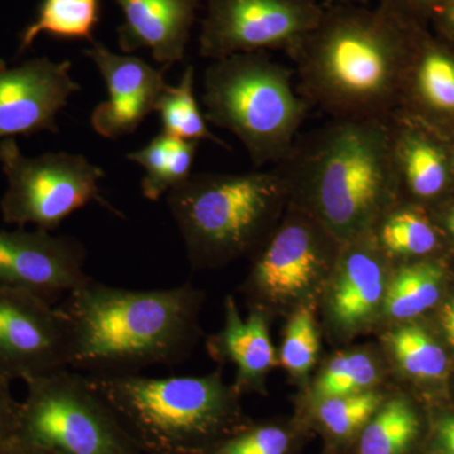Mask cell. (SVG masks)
<instances>
[{
	"label": "cell",
	"instance_id": "obj_1",
	"mask_svg": "<svg viewBox=\"0 0 454 454\" xmlns=\"http://www.w3.org/2000/svg\"><path fill=\"white\" fill-rule=\"evenodd\" d=\"M422 29L380 7L324 8L315 28L286 51L298 91L331 119L389 121Z\"/></svg>",
	"mask_w": 454,
	"mask_h": 454
},
{
	"label": "cell",
	"instance_id": "obj_2",
	"mask_svg": "<svg viewBox=\"0 0 454 454\" xmlns=\"http://www.w3.org/2000/svg\"><path fill=\"white\" fill-rule=\"evenodd\" d=\"M289 199L340 245L372 231L400 200L389 121L331 119L278 164Z\"/></svg>",
	"mask_w": 454,
	"mask_h": 454
},
{
	"label": "cell",
	"instance_id": "obj_3",
	"mask_svg": "<svg viewBox=\"0 0 454 454\" xmlns=\"http://www.w3.org/2000/svg\"><path fill=\"white\" fill-rule=\"evenodd\" d=\"M202 303L190 284L130 291L90 279L59 307L73 333L71 367L124 373L173 365L195 345Z\"/></svg>",
	"mask_w": 454,
	"mask_h": 454
},
{
	"label": "cell",
	"instance_id": "obj_4",
	"mask_svg": "<svg viewBox=\"0 0 454 454\" xmlns=\"http://www.w3.org/2000/svg\"><path fill=\"white\" fill-rule=\"evenodd\" d=\"M145 454H203L234 433L239 394L220 370L205 376H86Z\"/></svg>",
	"mask_w": 454,
	"mask_h": 454
},
{
	"label": "cell",
	"instance_id": "obj_5",
	"mask_svg": "<svg viewBox=\"0 0 454 454\" xmlns=\"http://www.w3.org/2000/svg\"><path fill=\"white\" fill-rule=\"evenodd\" d=\"M282 170L201 173L167 193L193 268L253 256L279 225L289 202Z\"/></svg>",
	"mask_w": 454,
	"mask_h": 454
},
{
	"label": "cell",
	"instance_id": "obj_6",
	"mask_svg": "<svg viewBox=\"0 0 454 454\" xmlns=\"http://www.w3.org/2000/svg\"><path fill=\"white\" fill-rule=\"evenodd\" d=\"M202 103L206 121L234 134L255 168L288 157L310 109L292 71L267 52L214 61L203 77Z\"/></svg>",
	"mask_w": 454,
	"mask_h": 454
},
{
	"label": "cell",
	"instance_id": "obj_7",
	"mask_svg": "<svg viewBox=\"0 0 454 454\" xmlns=\"http://www.w3.org/2000/svg\"><path fill=\"white\" fill-rule=\"evenodd\" d=\"M25 382L16 441L49 454H145L86 376L64 369Z\"/></svg>",
	"mask_w": 454,
	"mask_h": 454
},
{
	"label": "cell",
	"instance_id": "obj_8",
	"mask_svg": "<svg viewBox=\"0 0 454 454\" xmlns=\"http://www.w3.org/2000/svg\"><path fill=\"white\" fill-rule=\"evenodd\" d=\"M340 245L318 220L289 199L279 225L254 255L243 286L252 309H298L325 289Z\"/></svg>",
	"mask_w": 454,
	"mask_h": 454
},
{
	"label": "cell",
	"instance_id": "obj_9",
	"mask_svg": "<svg viewBox=\"0 0 454 454\" xmlns=\"http://www.w3.org/2000/svg\"><path fill=\"white\" fill-rule=\"evenodd\" d=\"M0 164L8 187L0 201L4 223L53 231L91 202L113 210L100 193L106 172L82 154L50 152L26 157L16 139L0 140Z\"/></svg>",
	"mask_w": 454,
	"mask_h": 454
},
{
	"label": "cell",
	"instance_id": "obj_10",
	"mask_svg": "<svg viewBox=\"0 0 454 454\" xmlns=\"http://www.w3.org/2000/svg\"><path fill=\"white\" fill-rule=\"evenodd\" d=\"M322 13L317 0H207L200 55L216 61L269 50L286 52L315 28Z\"/></svg>",
	"mask_w": 454,
	"mask_h": 454
},
{
	"label": "cell",
	"instance_id": "obj_11",
	"mask_svg": "<svg viewBox=\"0 0 454 454\" xmlns=\"http://www.w3.org/2000/svg\"><path fill=\"white\" fill-rule=\"evenodd\" d=\"M71 361L73 333L61 309L33 293L0 288V375L26 381Z\"/></svg>",
	"mask_w": 454,
	"mask_h": 454
},
{
	"label": "cell",
	"instance_id": "obj_12",
	"mask_svg": "<svg viewBox=\"0 0 454 454\" xmlns=\"http://www.w3.org/2000/svg\"><path fill=\"white\" fill-rule=\"evenodd\" d=\"M85 247L46 230H0V288L20 289L44 300L89 282Z\"/></svg>",
	"mask_w": 454,
	"mask_h": 454
},
{
	"label": "cell",
	"instance_id": "obj_13",
	"mask_svg": "<svg viewBox=\"0 0 454 454\" xmlns=\"http://www.w3.org/2000/svg\"><path fill=\"white\" fill-rule=\"evenodd\" d=\"M70 61L47 57L8 67L0 59V140L31 137L40 131L59 133L57 116L82 90L71 77Z\"/></svg>",
	"mask_w": 454,
	"mask_h": 454
},
{
	"label": "cell",
	"instance_id": "obj_14",
	"mask_svg": "<svg viewBox=\"0 0 454 454\" xmlns=\"http://www.w3.org/2000/svg\"><path fill=\"white\" fill-rule=\"evenodd\" d=\"M390 259L372 230L340 247L325 286V313L334 333L354 336L373 324L384 309Z\"/></svg>",
	"mask_w": 454,
	"mask_h": 454
},
{
	"label": "cell",
	"instance_id": "obj_15",
	"mask_svg": "<svg viewBox=\"0 0 454 454\" xmlns=\"http://www.w3.org/2000/svg\"><path fill=\"white\" fill-rule=\"evenodd\" d=\"M83 53L97 66L109 95L91 114L92 129L106 139L129 136L155 112L168 88L167 67L158 70L139 57L118 55L95 41Z\"/></svg>",
	"mask_w": 454,
	"mask_h": 454
},
{
	"label": "cell",
	"instance_id": "obj_16",
	"mask_svg": "<svg viewBox=\"0 0 454 454\" xmlns=\"http://www.w3.org/2000/svg\"><path fill=\"white\" fill-rule=\"evenodd\" d=\"M114 2L124 13V23L118 29L122 52L151 50L155 61L167 68L184 59L199 0Z\"/></svg>",
	"mask_w": 454,
	"mask_h": 454
},
{
	"label": "cell",
	"instance_id": "obj_17",
	"mask_svg": "<svg viewBox=\"0 0 454 454\" xmlns=\"http://www.w3.org/2000/svg\"><path fill=\"white\" fill-rule=\"evenodd\" d=\"M396 113L419 124L454 125V53L422 29L406 67Z\"/></svg>",
	"mask_w": 454,
	"mask_h": 454
},
{
	"label": "cell",
	"instance_id": "obj_18",
	"mask_svg": "<svg viewBox=\"0 0 454 454\" xmlns=\"http://www.w3.org/2000/svg\"><path fill=\"white\" fill-rule=\"evenodd\" d=\"M391 146L400 196L422 201L450 190L454 176L453 153L419 122L395 113L390 118Z\"/></svg>",
	"mask_w": 454,
	"mask_h": 454
},
{
	"label": "cell",
	"instance_id": "obj_19",
	"mask_svg": "<svg viewBox=\"0 0 454 454\" xmlns=\"http://www.w3.org/2000/svg\"><path fill=\"white\" fill-rule=\"evenodd\" d=\"M268 315L252 309L241 318L234 297L225 300V325L223 331L208 340V351L219 361L236 366L232 385L240 395L243 391L262 390L265 376L277 365V354L269 334Z\"/></svg>",
	"mask_w": 454,
	"mask_h": 454
},
{
	"label": "cell",
	"instance_id": "obj_20",
	"mask_svg": "<svg viewBox=\"0 0 454 454\" xmlns=\"http://www.w3.org/2000/svg\"><path fill=\"white\" fill-rule=\"evenodd\" d=\"M197 148L199 142L177 138L162 131L143 148L128 153V160L145 170L140 184L143 196L149 201H158L164 193L190 178Z\"/></svg>",
	"mask_w": 454,
	"mask_h": 454
},
{
	"label": "cell",
	"instance_id": "obj_21",
	"mask_svg": "<svg viewBox=\"0 0 454 454\" xmlns=\"http://www.w3.org/2000/svg\"><path fill=\"white\" fill-rule=\"evenodd\" d=\"M443 282L444 269L438 262L402 265L390 276L382 313L395 321L422 315L441 298Z\"/></svg>",
	"mask_w": 454,
	"mask_h": 454
},
{
	"label": "cell",
	"instance_id": "obj_22",
	"mask_svg": "<svg viewBox=\"0 0 454 454\" xmlns=\"http://www.w3.org/2000/svg\"><path fill=\"white\" fill-rule=\"evenodd\" d=\"M399 201L373 226L372 234L379 247L389 259L429 255L439 247L437 230L417 207L400 205Z\"/></svg>",
	"mask_w": 454,
	"mask_h": 454
},
{
	"label": "cell",
	"instance_id": "obj_23",
	"mask_svg": "<svg viewBox=\"0 0 454 454\" xmlns=\"http://www.w3.org/2000/svg\"><path fill=\"white\" fill-rule=\"evenodd\" d=\"M98 0H42L37 18L20 35L18 53L26 52L42 33L65 40L94 42Z\"/></svg>",
	"mask_w": 454,
	"mask_h": 454
},
{
	"label": "cell",
	"instance_id": "obj_24",
	"mask_svg": "<svg viewBox=\"0 0 454 454\" xmlns=\"http://www.w3.org/2000/svg\"><path fill=\"white\" fill-rule=\"evenodd\" d=\"M155 112L160 114L164 133L169 136L199 143L200 140H208L223 148H230L212 133L205 114L197 104L193 66H187L177 85L166 89L158 100Z\"/></svg>",
	"mask_w": 454,
	"mask_h": 454
},
{
	"label": "cell",
	"instance_id": "obj_25",
	"mask_svg": "<svg viewBox=\"0 0 454 454\" xmlns=\"http://www.w3.org/2000/svg\"><path fill=\"white\" fill-rule=\"evenodd\" d=\"M419 419L404 399L381 404L366 424L360 454H403L419 434Z\"/></svg>",
	"mask_w": 454,
	"mask_h": 454
},
{
	"label": "cell",
	"instance_id": "obj_26",
	"mask_svg": "<svg viewBox=\"0 0 454 454\" xmlns=\"http://www.w3.org/2000/svg\"><path fill=\"white\" fill-rule=\"evenodd\" d=\"M389 346L403 372L420 380H437L446 375L444 349L419 325H400L389 334Z\"/></svg>",
	"mask_w": 454,
	"mask_h": 454
},
{
	"label": "cell",
	"instance_id": "obj_27",
	"mask_svg": "<svg viewBox=\"0 0 454 454\" xmlns=\"http://www.w3.org/2000/svg\"><path fill=\"white\" fill-rule=\"evenodd\" d=\"M380 380V369L372 355L364 351L342 352L334 356L317 378L313 396L317 400L372 390Z\"/></svg>",
	"mask_w": 454,
	"mask_h": 454
},
{
	"label": "cell",
	"instance_id": "obj_28",
	"mask_svg": "<svg viewBox=\"0 0 454 454\" xmlns=\"http://www.w3.org/2000/svg\"><path fill=\"white\" fill-rule=\"evenodd\" d=\"M317 415L328 432L348 438L365 427L382 404L380 393L366 390L319 400Z\"/></svg>",
	"mask_w": 454,
	"mask_h": 454
},
{
	"label": "cell",
	"instance_id": "obj_29",
	"mask_svg": "<svg viewBox=\"0 0 454 454\" xmlns=\"http://www.w3.org/2000/svg\"><path fill=\"white\" fill-rule=\"evenodd\" d=\"M319 348V333L312 310L306 306L300 307L286 325L280 363L293 376L307 375L317 363Z\"/></svg>",
	"mask_w": 454,
	"mask_h": 454
},
{
	"label": "cell",
	"instance_id": "obj_30",
	"mask_svg": "<svg viewBox=\"0 0 454 454\" xmlns=\"http://www.w3.org/2000/svg\"><path fill=\"white\" fill-rule=\"evenodd\" d=\"M289 435L276 426H259L234 432L203 454H286Z\"/></svg>",
	"mask_w": 454,
	"mask_h": 454
},
{
	"label": "cell",
	"instance_id": "obj_31",
	"mask_svg": "<svg viewBox=\"0 0 454 454\" xmlns=\"http://www.w3.org/2000/svg\"><path fill=\"white\" fill-rule=\"evenodd\" d=\"M448 0H379L378 7L411 25L424 27Z\"/></svg>",
	"mask_w": 454,
	"mask_h": 454
},
{
	"label": "cell",
	"instance_id": "obj_32",
	"mask_svg": "<svg viewBox=\"0 0 454 454\" xmlns=\"http://www.w3.org/2000/svg\"><path fill=\"white\" fill-rule=\"evenodd\" d=\"M20 403L12 395L11 380L0 375V450L16 439Z\"/></svg>",
	"mask_w": 454,
	"mask_h": 454
},
{
	"label": "cell",
	"instance_id": "obj_33",
	"mask_svg": "<svg viewBox=\"0 0 454 454\" xmlns=\"http://www.w3.org/2000/svg\"><path fill=\"white\" fill-rule=\"evenodd\" d=\"M432 20L444 38L454 44V0H448L446 4L442 5Z\"/></svg>",
	"mask_w": 454,
	"mask_h": 454
},
{
	"label": "cell",
	"instance_id": "obj_34",
	"mask_svg": "<svg viewBox=\"0 0 454 454\" xmlns=\"http://www.w3.org/2000/svg\"><path fill=\"white\" fill-rule=\"evenodd\" d=\"M438 439L448 454H454V417H447L438 424Z\"/></svg>",
	"mask_w": 454,
	"mask_h": 454
},
{
	"label": "cell",
	"instance_id": "obj_35",
	"mask_svg": "<svg viewBox=\"0 0 454 454\" xmlns=\"http://www.w3.org/2000/svg\"><path fill=\"white\" fill-rule=\"evenodd\" d=\"M439 317H441L444 336H446L448 343L454 348V297L444 304Z\"/></svg>",
	"mask_w": 454,
	"mask_h": 454
},
{
	"label": "cell",
	"instance_id": "obj_36",
	"mask_svg": "<svg viewBox=\"0 0 454 454\" xmlns=\"http://www.w3.org/2000/svg\"><path fill=\"white\" fill-rule=\"evenodd\" d=\"M0 454H49L46 452H42V450H35V448H32L29 446H26V444L20 443V442L16 441L14 439L12 443H9L8 446L2 448L0 450Z\"/></svg>",
	"mask_w": 454,
	"mask_h": 454
},
{
	"label": "cell",
	"instance_id": "obj_37",
	"mask_svg": "<svg viewBox=\"0 0 454 454\" xmlns=\"http://www.w3.org/2000/svg\"><path fill=\"white\" fill-rule=\"evenodd\" d=\"M322 7L330 8L334 5H369V0H324Z\"/></svg>",
	"mask_w": 454,
	"mask_h": 454
},
{
	"label": "cell",
	"instance_id": "obj_38",
	"mask_svg": "<svg viewBox=\"0 0 454 454\" xmlns=\"http://www.w3.org/2000/svg\"><path fill=\"white\" fill-rule=\"evenodd\" d=\"M443 223L447 231L450 232L454 240V205L448 207L446 214L443 215Z\"/></svg>",
	"mask_w": 454,
	"mask_h": 454
},
{
	"label": "cell",
	"instance_id": "obj_39",
	"mask_svg": "<svg viewBox=\"0 0 454 454\" xmlns=\"http://www.w3.org/2000/svg\"><path fill=\"white\" fill-rule=\"evenodd\" d=\"M452 153H453V160H454V149H453V152H452Z\"/></svg>",
	"mask_w": 454,
	"mask_h": 454
}]
</instances>
